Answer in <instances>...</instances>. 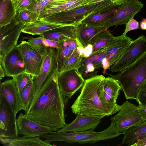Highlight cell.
Here are the masks:
<instances>
[{
  "mask_svg": "<svg viewBox=\"0 0 146 146\" xmlns=\"http://www.w3.org/2000/svg\"><path fill=\"white\" fill-rule=\"evenodd\" d=\"M57 70L48 78L25 114L33 120L57 131L66 125V104L59 87Z\"/></svg>",
  "mask_w": 146,
  "mask_h": 146,
  "instance_id": "obj_1",
  "label": "cell"
},
{
  "mask_svg": "<svg viewBox=\"0 0 146 146\" xmlns=\"http://www.w3.org/2000/svg\"><path fill=\"white\" fill-rule=\"evenodd\" d=\"M105 78L102 75H96L85 80L80 94L71 106L73 113L104 117L119 111L121 105L104 102L100 99L98 90Z\"/></svg>",
  "mask_w": 146,
  "mask_h": 146,
  "instance_id": "obj_2",
  "label": "cell"
},
{
  "mask_svg": "<svg viewBox=\"0 0 146 146\" xmlns=\"http://www.w3.org/2000/svg\"><path fill=\"white\" fill-rule=\"evenodd\" d=\"M107 74L118 82L126 99L136 100L139 89L146 80V53L124 70L115 74Z\"/></svg>",
  "mask_w": 146,
  "mask_h": 146,
  "instance_id": "obj_3",
  "label": "cell"
},
{
  "mask_svg": "<svg viewBox=\"0 0 146 146\" xmlns=\"http://www.w3.org/2000/svg\"><path fill=\"white\" fill-rule=\"evenodd\" d=\"M123 134L119 132L111 123L106 129L100 132L94 130L75 132L53 131L50 134L41 135L40 137L50 143L60 141L69 143H94L98 141L111 139Z\"/></svg>",
  "mask_w": 146,
  "mask_h": 146,
  "instance_id": "obj_4",
  "label": "cell"
},
{
  "mask_svg": "<svg viewBox=\"0 0 146 146\" xmlns=\"http://www.w3.org/2000/svg\"><path fill=\"white\" fill-rule=\"evenodd\" d=\"M116 6L117 5H114L110 0H106L59 12L42 19L59 24L76 26L89 16Z\"/></svg>",
  "mask_w": 146,
  "mask_h": 146,
  "instance_id": "obj_5",
  "label": "cell"
},
{
  "mask_svg": "<svg viewBox=\"0 0 146 146\" xmlns=\"http://www.w3.org/2000/svg\"><path fill=\"white\" fill-rule=\"evenodd\" d=\"M146 53V38L143 35L132 40L121 58L111 66L112 72H121L132 65Z\"/></svg>",
  "mask_w": 146,
  "mask_h": 146,
  "instance_id": "obj_6",
  "label": "cell"
},
{
  "mask_svg": "<svg viewBox=\"0 0 146 146\" xmlns=\"http://www.w3.org/2000/svg\"><path fill=\"white\" fill-rule=\"evenodd\" d=\"M57 48L46 47L38 75L32 77L33 83V97L31 103L34 100L48 78L57 70Z\"/></svg>",
  "mask_w": 146,
  "mask_h": 146,
  "instance_id": "obj_7",
  "label": "cell"
},
{
  "mask_svg": "<svg viewBox=\"0 0 146 146\" xmlns=\"http://www.w3.org/2000/svg\"><path fill=\"white\" fill-rule=\"evenodd\" d=\"M137 107V106L126 100L121 105L118 113L110 119L111 123L119 132L122 133L142 121V117Z\"/></svg>",
  "mask_w": 146,
  "mask_h": 146,
  "instance_id": "obj_8",
  "label": "cell"
},
{
  "mask_svg": "<svg viewBox=\"0 0 146 146\" xmlns=\"http://www.w3.org/2000/svg\"><path fill=\"white\" fill-rule=\"evenodd\" d=\"M85 81L78 69H72L58 74L59 87L66 104L75 92L83 86Z\"/></svg>",
  "mask_w": 146,
  "mask_h": 146,
  "instance_id": "obj_9",
  "label": "cell"
},
{
  "mask_svg": "<svg viewBox=\"0 0 146 146\" xmlns=\"http://www.w3.org/2000/svg\"><path fill=\"white\" fill-rule=\"evenodd\" d=\"M16 115L0 95V137L12 139L18 136Z\"/></svg>",
  "mask_w": 146,
  "mask_h": 146,
  "instance_id": "obj_10",
  "label": "cell"
},
{
  "mask_svg": "<svg viewBox=\"0 0 146 146\" xmlns=\"http://www.w3.org/2000/svg\"><path fill=\"white\" fill-rule=\"evenodd\" d=\"M25 24L16 23L13 19L10 23L0 27V58H2L17 44Z\"/></svg>",
  "mask_w": 146,
  "mask_h": 146,
  "instance_id": "obj_11",
  "label": "cell"
},
{
  "mask_svg": "<svg viewBox=\"0 0 146 146\" xmlns=\"http://www.w3.org/2000/svg\"><path fill=\"white\" fill-rule=\"evenodd\" d=\"M143 6L139 0H127L119 6L116 12L105 23L104 27L108 29L112 26L125 25Z\"/></svg>",
  "mask_w": 146,
  "mask_h": 146,
  "instance_id": "obj_12",
  "label": "cell"
},
{
  "mask_svg": "<svg viewBox=\"0 0 146 146\" xmlns=\"http://www.w3.org/2000/svg\"><path fill=\"white\" fill-rule=\"evenodd\" d=\"M17 46L22 55L27 72L32 77L38 76L42 64L43 55L34 49L28 41H23Z\"/></svg>",
  "mask_w": 146,
  "mask_h": 146,
  "instance_id": "obj_13",
  "label": "cell"
},
{
  "mask_svg": "<svg viewBox=\"0 0 146 146\" xmlns=\"http://www.w3.org/2000/svg\"><path fill=\"white\" fill-rule=\"evenodd\" d=\"M16 121L18 133L24 137H40L53 132L49 127L33 120L22 112L16 118Z\"/></svg>",
  "mask_w": 146,
  "mask_h": 146,
  "instance_id": "obj_14",
  "label": "cell"
},
{
  "mask_svg": "<svg viewBox=\"0 0 146 146\" xmlns=\"http://www.w3.org/2000/svg\"><path fill=\"white\" fill-rule=\"evenodd\" d=\"M0 64L5 76L13 77L26 72L25 66L20 51L17 46L0 58Z\"/></svg>",
  "mask_w": 146,
  "mask_h": 146,
  "instance_id": "obj_15",
  "label": "cell"
},
{
  "mask_svg": "<svg viewBox=\"0 0 146 146\" xmlns=\"http://www.w3.org/2000/svg\"><path fill=\"white\" fill-rule=\"evenodd\" d=\"M104 117L89 115L77 114L75 119L57 131L75 132L94 130Z\"/></svg>",
  "mask_w": 146,
  "mask_h": 146,
  "instance_id": "obj_16",
  "label": "cell"
},
{
  "mask_svg": "<svg viewBox=\"0 0 146 146\" xmlns=\"http://www.w3.org/2000/svg\"><path fill=\"white\" fill-rule=\"evenodd\" d=\"M0 95L5 99L16 115L19 111L23 110L19 94L14 79L1 82Z\"/></svg>",
  "mask_w": 146,
  "mask_h": 146,
  "instance_id": "obj_17",
  "label": "cell"
},
{
  "mask_svg": "<svg viewBox=\"0 0 146 146\" xmlns=\"http://www.w3.org/2000/svg\"><path fill=\"white\" fill-rule=\"evenodd\" d=\"M121 88L118 82L111 77L105 78L100 85L98 94L100 100L105 103L116 104Z\"/></svg>",
  "mask_w": 146,
  "mask_h": 146,
  "instance_id": "obj_18",
  "label": "cell"
},
{
  "mask_svg": "<svg viewBox=\"0 0 146 146\" xmlns=\"http://www.w3.org/2000/svg\"><path fill=\"white\" fill-rule=\"evenodd\" d=\"M85 0H50L39 15L42 19L54 14L79 7Z\"/></svg>",
  "mask_w": 146,
  "mask_h": 146,
  "instance_id": "obj_19",
  "label": "cell"
},
{
  "mask_svg": "<svg viewBox=\"0 0 146 146\" xmlns=\"http://www.w3.org/2000/svg\"><path fill=\"white\" fill-rule=\"evenodd\" d=\"M106 29L104 26H92L80 23L76 27V41L78 46L85 47L92 38Z\"/></svg>",
  "mask_w": 146,
  "mask_h": 146,
  "instance_id": "obj_20",
  "label": "cell"
},
{
  "mask_svg": "<svg viewBox=\"0 0 146 146\" xmlns=\"http://www.w3.org/2000/svg\"><path fill=\"white\" fill-rule=\"evenodd\" d=\"M76 27L73 25H64L49 31L40 36L58 42L70 39L76 40Z\"/></svg>",
  "mask_w": 146,
  "mask_h": 146,
  "instance_id": "obj_21",
  "label": "cell"
},
{
  "mask_svg": "<svg viewBox=\"0 0 146 146\" xmlns=\"http://www.w3.org/2000/svg\"><path fill=\"white\" fill-rule=\"evenodd\" d=\"M124 135L120 145L126 144L133 146L139 141L146 137V121L131 127L122 132Z\"/></svg>",
  "mask_w": 146,
  "mask_h": 146,
  "instance_id": "obj_22",
  "label": "cell"
},
{
  "mask_svg": "<svg viewBox=\"0 0 146 146\" xmlns=\"http://www.w3.org/2000/svg\"><path fill=\"white\" fill-rule=\"evenodd\" d=\"M40 137H18L10 139L0 137L1 143L5 146H52L50 143L41 139Z\"/></svg>",
  "mask_w": 146,
  "mask_h": 146,
  "instance_id": "obj_23",
  "label": "cell"
},
{
  "mask_svg": "<svg viewBox=\"0 0 146 146\" xmlns=\"http://www.w3.org/2000/svg\"><path fill=\"white\" fill-rule=\"evenodd\" d=\"M64 25L53 23L38 19L37 21L25 25L22 31L23 33L33 35H40L54 29Z\"/></svg>",
  "mask_w": 146,
  "mask_h": 146,
  "instance_id": "obj_24",
  "label": "cell"
},
{
  "mask_svg": "<svg viewBox=\"0 0 146 146\" xmlns=\"http://www.w3.org/2000/svg\"><path fill=\"white\" fill-rule=\"evenodd\" d=\"M119 6H116L94 14L87 17L81 23L92 26H104L117 11Z\"/></svg>",
  "mask_w": 146,
  "mask_h": 146,
  "instance_id": "obj_25",
  "label": "cell"
},
{
  "mask_svg": "<svg viewBox=\"0 0 146 146\" xmlns=\"http://www.w3.org/2000/svg\"><path fill=\"white\" fill-rule=\"evenodd\" d=\"M132 40L130 37L125 36L119 42L105 51L106 54V58L109 62L110 67L122 56Z\"/></svg>",
  "mask_w": 146,
  "mask_h": 146,
  "instance_id": "obj_26",
  "label": "cell"
},
{
  "mask_svg": "<svg viewBox=\"0 0 146 146\" xmlns=\"http://www.w3.org/2000/svg\"><path fill=\"white\" fill-rule=\"evenodd\" d=\"M0 27L10 23L16 13L11 0L0 1Z\"/></svg>",
  "mask_w": 146,
  "mask_h": 146,
  "instance_id": "obj_27",
  "label": "cell"
},
{
  "mask_svg": "<svg viewBox=\"0 0 146 146\" xmlns=\"http://www.w3.org/2000/svg\"><path fill=\"white\" fill-rule=\"evenodd\" d=\"M114 37L107 29L101 31L96 35L90 42L93 46L92 54L97 52L104 48Z\"/></svg>",
  "mask_w": 146,
  "mask_h": 146,
  "instance_id": "obj_28",
  "label": "cell"
},
{
  "mask_svg": "<svg viewBox=\"0 0 146 146\" xmlns=\"http://www.w3.org/2000/svg\"><path fill=\"white\" fill-rule=\"evenodd\" d=\"M57 49V70L60 73L64 67L67 59L73 53L71 52L66 40L58 42Z\"/></svg>",
  "mask_w": 146,
  "mask_h": 146,
  "instance_id": "obj_29",
  "label": "cell"
},
{
  "mask_svg": "<svg viewBox=\"0 0 146 146\" xmlns=\"http://www.w3.org/2000/svg\"><path fill=\"white\" fill-rule=\"evenodd\" d=\"M39 15L30 9H24L17 12L13 19L17 23L25 25L33 22L39 19Z\"/></svg>",
  "mask_w": 146,
  "mask_h": 146,
  "instance_id": "obj_30",
  "label": "cell"
},
{
  "mask_svg": "<svg viewBox=\"0 0 146 146\" xmlns=\"http://www.w3.org/2000/svg\"><path fill=\"white\" fill-rule=\"evenodd\" d=\"M86 58L78 53L76 48L72 54L67 59L64 67L59 73L72 69H78Z\"/></svg>",
  "mask_w": 146,
  "mask_h": 146,
  "instance_id": "obj_31",
  "label": "cell"
},
{
  "mask_svg": "<svg viewBox=\"0 0 146 146\" xmlns=\"http://www.w3.org/2000/svg\"><path fill=\"white\" fill-rule=\"evenodd\" d=\"M23 110L27 111L29 108L33 97V80L28 83L19 94Z\"/></svg>",
  "mask_w": 146,
  "mask_h": 146,
  "instance_id": "obj_32",
  "label": "cell"
},
{
  "mask_svg": "<svg viewBox=\"0 0 146 146\" xmlns=\"http://www.w3.org/2000/svg\"><path fill=\"white\" fill-rule=\"evenodd\" d=\"M16 13L24 9L33 11L35 6L36 0H11Z\"/></svg>",
  "mask_w": 146,
  "mask_h": 146,
  "instance_id": "obj_33",
  "label": "cell"
},
{
  "mask_svg": "<svg viewBox=\"0 0 146 146\" xmlns=\"http://www.w3.org/2000/svg\"><path fill=\"white\" fill-rule=\"evenodd\" d=\"M12 78L15 81L19 94L26 85L32 81L31 75L26 72L20 74Z\"/></svg>",
  "mask_w": 146,
  "mask_h": 146,
  "instance_id": "obj_34",
  "label": "cell"
},
{
  "mask_svg": "<svg viewBox=\"0 0 146 146\" xmlns=\"http://www.w3.org/2000/svg\"><path fill=\"white\" fill-rule=\"evenodd\" d=\"M28 42L34 49L40 54L43 55L46 47L44 46L42 38L40 36L30 38L28 40Z\"/></svg>",
  "mask_w": 146,
  "mask_h": 146,
  "instance_id": "obj_35",
  "label": "cell"
},
{
  "mask_svg": "<svg viewBox=\"0 0 146 146\" xmlns=\"http://www.w3.org/2000/svg\"><path fill=\"white\" fill-rule=\"evenodd\" d=\"M136 100L139 104L146 106V80L139 88Z\"/></svg>",
  "mask_w": 146,
  "mask_h": 146,
  "instance_id": "obj_36",
  "label": "cell"
},
{
  "mask_svg": "<svg viewBox=\"0 0 146 146\" xmlns=\"http://www.w3.org/2000/svg\"><path fill=\"white\" fill-rule=\"evenodd\" d=\"M106 58V52L101 49L99 51L98 56L92 62L95 69H99L102 67V61Z\"/></svg>",
  "mask_w": 146,
  "mask_h": 146,
  "instance_id": "obj_37",
  "label": "cell"
},
{
  "mask_svg": "<svg viewBox=\"0 0 146 146\" xmlns=\"http://www.w3.org/2000/svg\"><path fill=\"white\" fill-rule=\"evenodd\" d=\"M126 27L125 31L123 34L126 35L128 32L139 29V23L136 20L131 18L125 24Z\"/></svg>",
  "mask_w": 146,
  "mask_h": 146,
  "instance_id": "obj_38",
  "label": "cell"
},
{
  "mask_svg": "<svg viewBox=\"0 0 146 146\" xmlns=\"http://www.w3.org/2000/svg\"><path fill=\"white\" fill-rule=\"evenodd\" d=\"M108 0H85L81 5L80 7L86 5H92L98 3ZM113 4L116 5L120 6L127 1V0H109Z\"/></svg>",
  "mask_w": 146,
  "mask_h": 146,
  "instance_id": "obj_39",
  "label": "cell"
},
{
  "mask_svg": "<svg viewBox=\"0 0 146 146\" xmlns=\"http://www.w3.org/2000/svg\"><path fill=\"white\" fill-rule=\"evenodd\" d=\"M40 36L42 38L43 44L46 47H50L57 49L59 44L58 42Z\"/></svg>",
  "mask_w": 146,
  "mask_h": 146,
  "instance_id": "obj_40",
  "label": "cell"
},
{
  "mask_svg": "<svg viewBox=\"0 0 146 146\" xmlns=\"http://www.w3.org/2000/svg\"><path fill=\"white\" fill-rule=\"evenodd\" d=\"M93 52V46L91 44H89L84 47V52L83 56L88 58L91 56Z\"/></svg>",
  "mask_w": 146,
  "mask_h": 146,
  "instance_id": "obj_41",
  "label": "cell"
},
{
  "mask_svg": "<svg viewBox=\"0 0 146 146\" xmlns=\"http://www.w3.org/2000/svg\"><path fill=\"white\" fill-rule=\"evenodd\" d=\"M137 108L142 117V121H146V106L139 104L137 106Z\"/></svg>",
  "mask_w": 146,
  "mask_h": 146,
  "instance_id": "obj_42",
  "label": "cell"
},
{
  "mask_svg": "<svg viewBox=\"0 0 146 146\" xmlns=\"http://www.w3.org/2000/svg\"><path fill=\"white\" fill-rule=\"evenodd\" d=\"M71 52H73L78 46L76 40H66Z\"/></svg>",
  "mask_w": 146,
  "mask_h": 146,
  "instance_id": "obj_43",
  "label": "cell"
},
{
  "mask_svg": "<svg viewBox=\"0 0 146 146\" xmlns=\"http://www.w3.org/2000/svg\"><path fill=\"white\" fill-rule=\"evenodd\" d=\"M95 69V68L92 63H89L86 66L85 68V70L83 74L84 75L89 73H91L94 72Z\"/></svg>",
  "mask_w": 146,
  "mask_h": 146,
  "instance_id": "obj_44",
  "label": "cell"
},
{
  "mask_svg": "<svg viewBox=\"0 0 146 146\" xmlns=\"http://www.w3.org/2000/svg\"><path fill=\"white\" fill-rule=\"evenodd\" d=\"M102 67H103L104 70H106L108 69L110 70L111 67L109 62L106 58L103 60L102 62Z\"/></svg>",
  "mask_w": 146,
  "mask_h": 146,
  "instance_id": "obj_45",
  "label": "cell"
},
{
  "mask_svg": "<svg viewBox=\"0 0 146 146\" xmlns=\"http://www.w3.org/2000/svg\"><path fill=\"white\" fill-rule=\"evenodd\" d=\"M140 28L142 30H146V19L143 18L141 20L140 24Z\"/></svg>",
  "mask_w": 146,
  "mask_h": 146,
  "instance_id": "obj_46",
  "label": "cell"
},
{
  "mask_svg": "<svg viewBox=\"0 0 146 146\" xmlns=\"http://www.w3.org/2000/svg\"><path fill=\"white\" fill-rule=\"evenodd\" d=\"M146 146V137L139 141L133 146Z\"/></svg>",
  "mask_w": 146,
  "mask_h": 146,
  "instance_id": "obj_47",
  "label": "cell"
},
{
  "mask_svg": "<svg viewBox=\"0 0 146 146\" xmlns=\"http://www.w3.org/2000/svg\"><path fill=\"white\" fill-rule=\"evenodd\" d=\"M76 51L80 55H83L84 52V47L81 46H78L76 48Z\"/></svg>",
  "mask_w": 146,
  "mask_h": 146,
  "instance_id": "obj_48",
  "label": "cell"
},
{
  "mask_svg": "<svg viewBox=\"0 0 146 146\" xmlns=\"http://www.w3.org/2000/svg\"><path fill=\"white\" fill-rule=\"evenodd\" d=\"M5 75V72L2 65L0 64V79H1Z\"/></svg>",
  "mask_w": 146,
  "mask_h": 146,
  "instance_id": "obj_49",
  "label": "cell"
}]
</instances>
